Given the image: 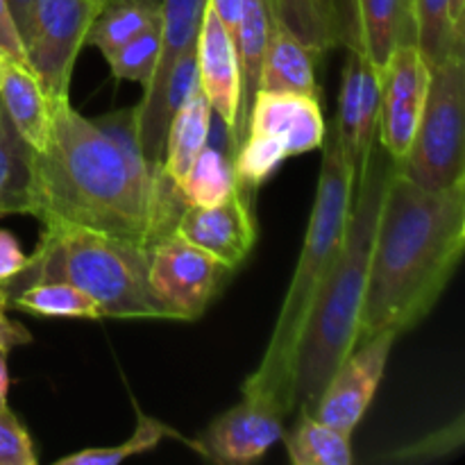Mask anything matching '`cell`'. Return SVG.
Wrapping results in <instances>:
<instances>
[{
	"label": "cell",
	"instance_id": "26",
	"mask_svg": "<svg viewBox=\"0 0 465 465\" xmlns=\"http://www.w3.org/2000/svg\"><path fill=\"white\" fill-rule=\"evenodd\" d=\"M413 44L430 68L443 62L452 50L465 48V35H459L450 16V0H411Z\"/></svg>",
	"mask_w": 465,
	"mask_h": 465
},
{
	"label": "cell",
	"instance_id": "2",
	"mask_svg": "<svg viewBox=\"0 0 465 465\" xmlns=\"http://www.w3.org/2000/svg\"><path fill=\"white\" fill-rule=\"evenodd\" d=\"M465 250V180L440 191L393 163L377 216L357 343L404 334L434 309Z\"/></svg>",
	"mask_w": 465,
	"mask_h": 465
},
{
	"label": "cell",
	"instance_id": "29",
	"mask_svg": "<svg viewBox=\"0 0 465 465\" xmlns=\"http://www.w3.org/2000/svg\"><path fill=\"white\" fill-rule=\"evenodd\" d=\"M35 443L12 409H0V465H36Z\"/></svg>",
	"mask_w": 465,
	"mask_h": 465
},
{
	"label": "cell",
	"instance_id": "35",
	"mask_svg": "<svg viewBox=\"0 0 465 465\" xmlns=\"http://www.w3.org/2000/svg\"><path fill=\"white\" fill-rule=\"evenodd\" d=\"M213 9H216L218 16L223 18L230 32L234 35L236 32V21H239V9H241V0H209Z\"/></svg>",
	"mask_w": 465,
	"mask_h": 465
},
{
	"label": "cell",
	"instance_id": "15",
	"mask_svg": "<svg viewBox=\"0 0 465 465\" xmlns=\"http://www.w3.org/2000/svg\"><path fill=\"white\" fill-rule=\"evenodd\" d=\"M413 39L411 0H345L343 41L352 53L384 71L402 41Z\"/></svg>",
	"mask_w": 465,
	"mask_h": 465
},
{
	"label": "cell",
	"instance_id": "18",
	"mask_svg": "<svg viewBox=\"0 0 465 465\" xmlns=\"http://www.w3.org/2000/svg\"><path fill=\"white\" fill-rule=\"evenodd\" d=\"M36 182L35 153L14 130L0 104V218L35 216Z\"/></svg>",
	"mask_w": 465,
	"mask_h": 465
},
{
	"label": "cell",
	"instance_id": "20",
	"mask_svg": "<svg viewBox=\"0 0 465 465\" xmlns=\"http://www.w3.org/2000/svg\"><path fill=\"white\" fill-rule=\"evenodd\" d=\"M271 5L316 57L343 41L345 0H271Z\"/></svg>",
	"mask_w": 465,
	"mask_h": 465
},
{
	"label": "cell",
	"instance_id": "24",
	"mask_svg": "<svg viewBox=\"0 0 465 465\" xmlns=\"http://www.w3.org/2000/svg\"><path fill=\"white\" fill-rule=\"evenodd\" d=\"M9 307L39 318H82L103 321L98 304L68 282H35L9 298Z\"/></svg>",
	"mask_w": 465,
	"mask_h": 465
},
{
	"label": "cell",
	"instance_id": "38",
	"mask_svg": "<svg viewBox=\"0 0 465 465\" xmlns=\"http://www.w3.org/2000/svg\"><path fill=\"white\" fill-rule=\"evenodd\" d=\"M0 309H9V298H7V291L0 286Z\"/></svg>",
	"mask_w": 465,
	"mask_h": 465
},
{
	"label": "cell",
	"instance_id": "14",
	"mask_svg": "<svg viewBox=\"0 0 465 465\" xmlns=\"http://www.w3.org/2000/svg\"><path fill=\"white\" fill-rule=\"evenodd\" d=\"M195 59H198L200 89L207 95L213 116H218L232 139L241 107L239 50H236L234 35L212 5L204 9L203 25L195 41Z\"/></svg>",
	"mask_w": 465,
	"mask_h": 465
},
{
	"label": "cell",
	"instance_id": "3",
	"mask_svg": "<svg viewBox=\"0 0 465 465\" xmlns=\"http://www.w3.org/2000/svg\"><path fill=\"white\" fill-rule=\"evenodd\" d=\"M391 171L393 162L377 141L366 168L354 180L343 243L313 295L295 350L293 400L302 411H313L330 377L357 345L372 236Z\"/></svg>",
	"mask_w": 465,
	"mask_h": 465
},
{
	"label": "cell",
	"instance_id": "13",
	"mask_svg": "<svg viewBox=\"0 0 465 465\" xmlns=\"http://www.w3.org/2000/svg\"><path fill=\"white\" fill-rule=\"evenodd\" d=\"M282 413L272 404L243 395L193 443L195 452L218 463H254L284 436Z\"/></svg>",
	"mask_w": 465,
	"mask_h": 465
},
{
	"label": "cell",
	"instance_id": "7",
	"mask_svg": "<svg viewBox=\"0 0 465 465\" xmlns=\"http://www.w3.org/2000/svg\"><path fill=\"white\" fill-rule=\"evenodd\" d=\"M465 48L430 68L425 109L411 150L398 168L413 184L440 191L465 180Z\"/></svg>",
	"mask_w": 465,
	"mask_h": 465
},
{
	"label": "cell",
	"instance_id": "12",
	"mask_svg": "<svg viewBox=\"0 0 465 465\" xmlns=\"http://www.w3.org/2000/svg\"><path fill=\"white\" fill-rule=\"evenodd\" d=\"M252 193L236 182L234 191L213 207H184L175 234L212 254L227 271H234L257 243Z\"/></svg>",
	"mask_w": 465,
	"mask_h": 465
},
{
	"label": "cell",
	"instance_id": "39",
	"mask_svg": "<svg viewBox=\"0 0 465 465\" xmlns=\"http://www.w3.org/2000/svg\"><path fill=\"white\" fill-rule=\"evenodd\" d=\"M94 3H95V5H98V7H103V5H104V3H107V0H94Z\"/></svg>",
	"mask_w": 465,
	"mask_h": 465
},
{
	"label": "cell",
	"instance_id": "34",
	"mask_svg": "<svg viewBox=\"0 0 465 465\" xmlns=\"http://www.w3.org/2000/svg\"><path fill=\"white\" fill-rule=\"evenodd\" d=\"M9 14H12L16 30L21 35L23 45H27L32 35V23H35V7L36 0H7Z\"/></svg>",
	"mask_w": 465,
	"mask_h": 465
},
{
	"label": "cell",
	"instance_id": "31",
	"mask_svg": "<svg viewBox=\"0 0 465 465\" xmlns=\"http://www.w3.org/2000/svg\"><path fill=\"white\" fill-rule=\"evenodd\" d=\"M25 266L27 257L23 254L21 243L9 232L0 230V286L7 291V286L25 271Z\"/></svg>",
	"mask_w": 465,
	"mask_h": 465
},
{
	"label": "cell",
	"instance_id": "37",
	"mask_svg": "<svg viewBox=\"0 0 465 465\" xmlns=\"http://www.w3.org/2000/svg\"><path fill=\"white\" fill-rule=\"evenodd\" d=\"M450 16L459 35H465V0H450Z\"/></svg>",
	"mask_w": 465,
	"mask_h": 465
},
{
	"label": "cell",
	"instance_id": "5",
	"mask_svg": "<svg viewBox=\"0 0 465 465\" xmlns=\"http://www.w3.org/2000/svg\"><path fill=\"white\" fill-rule=\"evenodd\" d=\"M148 245L68 225H44L7 298L35 282H68L114 321H173L148 284Z\"/></svg>",
	"mask_w": 465,
	"mask_h": 465
},
{
	"label": "cell",
	"instance_id": "9",
	"mask_svg": "<svg viewBox=\"0 0 465 465\" xmlns=\"http://www.w3.org/2000/svg\"><path fill=\"white\" fill-rule=\"evenodd\" d=\"M98 12L94 0H36L25 54L50 100L68 98L77 54Z\"/></svg>",
	"mask_w": 465,
	"mask_h": 465
},
{
	"label": "cell",
	"instance_id": "33",
	"mask_svg": "<svg viewBox=\"0 0 465 465\" xmlns=\"http://www.w3.org/2000/svg\"><path fill=\"white\" fill-rule=\"evenodd\" d=\"M32 343V334L27 327H23L21 322L12 321V318L5 313V309H0V348L12 350L18 348V345Z\"/></svg>",
	"mask_w": 465,
	"mask_h": 465
},
{
	"label": "cell",
	"instance_id": "23",
	"mask_svg": "<svg viewBox=\"0 0 465 465\" xmlns=\"http://www.w3.org/2000/svg\"><path fill=\"white\" fill-rule=\"evenodd\" d=\"M157 21H162V0H107L91 21L84 45L107 54Z\"/></svg>",
	"mask_w": 465,
	"mask_h": 465
},
{
	"label": "cell",
	"instance_id": "32",
	"mask_svg": "<svg viewBox=\"0 0 465 465\" xmlns=\"http://www.w3.org/2000/svg\"><path fill=\"white\" fill-rule=\"evenodd\" d=\"M0 54L9 59H18V62H27L25 45H23L16 23L9 14L7 0H0Z\"/></svg>",
	"mask_w": 465,
	"mask_h": 465
},
{
	"label": "cell",
	"instance_id": "17",
	"mask_svg": "<svg viewBox=\"0 0 465 465\" xmlns=\"http://www.w3.org/2000/svg\"><path fill=\"white\" fill-rule=\"evenodd\" d=\"M313 59L316 54L272 12L271 35H268L257 91H289V94L321 98Z\"/></svg>",
	"mask_w": 465,
	"mask_h": 465
},
{
	"label": "cell",
	"instance_id": "8",
	"mask_svg": "<svg viewBox=\"0 0 465 465\" xmlns=\"http://www.w3.org/2000/svg\"><path fill=\"white\" fill-rule=\"evenodd\" d=\"M227 268L171 232L150 245L148 284L173 321L193 322L207 312Z\"/></svg>",
	"mask_w": 465,
	"mask_h": 465
},
{
	"label": "cell",
	"instance_id": "11",
	"mask_svg": "<svg viewBox=\"0 0 465 465\" xmlns=\"http://www.w3.org/2000/svg\"><path fill=\"white\" fill-rule=\"evenodd\" d=\"M395 341L398 336L393 331H381L354 345L352 352L339 363L322 389L316 407L309 413L336 430L354 434L384 380L386 363Z\"/></svg>",
	"mask_w": 465,
	"mask_h": 465
},
{
	"label": "cell",
	"instance_id": "25",
	"mask_svg": "<svg viewBox=\"0 0 465 465\" xmlns=\"http://www.w3.org/2000/svg\"><path fill=\"white\" fill-rule=\"evenodd\" d=\"M234 157L207 143L180 180L177 191L186 207H213L223 203L234 191Z\"/></svg>",
	"mask_w": 465,
	"mask_h": 465
},
{
	"label": "cell",
	"instance_id": "27",
	"mask_svg": "<svg viewBox=\"0 0 465 465\" xmlns=\"http://www.w3.org/2000/svg\"><path fill=\"white\" fill-rule=\"evenodd\" d=\"M159 50H162V21L153 23L143 32L127 39L125 44L109 50L103 57L107 59L109 71L116 80L139 82L145 86L153 77L154 66H157Z\"/></svg>",
	"mask_w": 465,
	"mask_h": 465
},
{
	"label": "cell",
	"instance_id": "21",
	"mask_svg": "<svg viewBox=\"0 0 465 465\" xmlns=\"http://www.w3.org/2000/svg\"><path fill=\"white\" fill-rule=\"evenodd\" d=\"M284 439V448L293 465H352V434L318 420L302 411L300 420Z\"/></svg>",
	"mask_w": 465,
	"mask_h": 465
},
{
	"label": "cell",
	"instance_id": "4",
	"mask_svg": "<svg viewBox=\"0 0 465 465\" xmlns=\"http://www.w3.org/2000/svg\"><path fill=\"white\" fill-rule=\"evenodd\" d=\"M321 148V177H318L316 200H313L298 268L291 277V286L284 295L262 363L243 384V395L272 404L282 416L295 409V350H298L300 334H302L313 295L343 243L354 195V168L336 132L331 136H325Z\"/></svg>",
	"mask_w": 465,
	"mask_h": 465
},
{
	"label": "cell",
	"instance_id": "6",
	"mask_svg": "<svg viewBox=\"0 0 465 465\" xmlns=\"http://www.w3.org/2000/svg\"><path fill=\"white\" fill-rule=\"evenodd\" d=\"M327 136L321 98L289 91H257L234 153L236 182L257 191L286 159L321 148Z\"/></svg>",
	"mask_w": 465,
	"mask_h": 465
},
{
	"label": "cell",
	"instance_id": "1",
	"mask_svg": "<svg viewBox=\"0 0 465 465\" xmlns=\"http://www.w3.org/2000/svg\"><path fill=\"white\" fill-rule=\"evenodd\" d=\"M36 212L44 225H68L153 245L175 232L184 212L177 184L141 180L116 141L71 107L53 100V127L35 153Z\"/></svg>",
	"mask_w": 465,
	"mask_h": 465
},
{
	"label": "cell",
	"instance_id": "16",
	"mask_svg": "<svg viewBox=\"0 0 465 465\" xmlns=\"http://www.w3.org/2000/svg\"><path fill=\"white\" fill-rule=\"evenodd\" d=\"M0 104L32 153H41L53 127V100L30 62L0 54Z\"/></svg>",
	"mask_w": 465,
	"mask_h": 465
},
{
	"label": "cell",
	"instance_id": "10",
	"mask_svg": "<svg viewBox=\"0 0 465 465\" xmlns=\"http://www.w3.org/2000/svg\"><path fill=\"white\" fill-rule=\"evenodd\" d=\"M430 66L413 39L402 41L381 71V109L377 141L395 166L407 159L425 109Z\"/></svg>",
	"mask_w": 465,
	"mask_h": 465
},
{
	"label": "cell",
	"instance_id": "22",
	"mask_svg": "<svg viewBox=\"0 0 465 465\" xmlns=\"http://www.w3.org/2000/svg\"><path fill=\"white\" fill-rule=\"evenodd\" d=\"M207 5L209 0H162V50L143 95L157 91L177 57L195 48Z\"/></svg>",
	"mask_w": 465,
	"mask_h": 465
},
{
	"label": "cell",
	"instance_id": "19",
	"mask_svg": "<svg viewBox=\"0 0 465 465\" xmlns=\"http://www.w3.org/2000/svg\"><path fill=\"white\" fill-rule=\"evenodd\" d=\"M212 104L203 89H195L189 98L182 103V107L173 114L166 130V145H163V173L171 177L175 184H180L182 177L195 162L204 145L212 139Z\"/></svg>",
	"mask_w": 465,
	"mask_h": 465
},
{
	"label": "cell",
	"instance_id": "28",
	"mask_svg": "<svg viewBox=\"0 0 465 465\" xmlns=\"http://www.w3.org/2000/svg\"><path fill=\"white\" fill-rule=\"evenodd\" d=\"M173 436L171 427H166L163 422L154 420V418L139 413L136 418V430L134 434L127 440H123L121 445H114V448H89L80 450L75 454H68L62 457L57 465H114L127 461V459L136 457V454L150 452V450L157 448L163 439Z\"/></svg>",
	"mask_w": 465,
	"mask_h": 465
},
{
	"label": "cell",
	"instance_id": "30",
	"mask_svg": "<svg viewBox=\"0 0 465 465\" xmlns=\"http://www.w3.org/2000/svg\"><path fill=\"white\" fill-rule=\"evenodd\" d=\"M463 443V418H457L454 425L443 427L431 436H425L418 443L407 445L391 454V461H430V459L445 457L448 452L457 450Z\"/></svg>",
	"mask_w": 465,
	"mask_h": 465
},
{
	"label": "cell",
	"instance_id": "36",
	"mask_svg": "<svg viewBox=\"0 0 465 465\" xmlns=\"http://www.w3.org/2000/svg\"><path fill=\"white\" fill-rule=\"evenodd\" d=\"M9 393V371H7V350L0 348V409L7 407Z\"/></svg>",
	"mask_w": 465,
	"mask_h": 465
}]
</instances>
